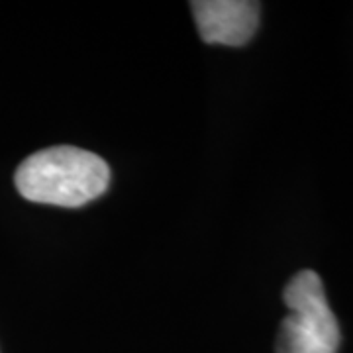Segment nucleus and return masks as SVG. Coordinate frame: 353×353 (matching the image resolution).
I'll use <instances>...</instances> for the list:
<instances>
[{
  "label": "nucleus",
  "mask_w": 353,
  "mask_h": 353,
  "mask_svg": "<svg viewBox=\"0 0 353 353\" xmlns=\"http://www.w3.org/2000/svg\"><path fill=\"white\" fill-rule=\"evenodd\" d=\"M14 183L26 201L77 208L99 199L110 185L106 161L73 145H57L24 159Z\"/></svg>",
  "instance_id": "f257e3e1"
},
{
  "label": "nucleus",
  "mask_w": 353,
  "mask_h": 353,
  "mask_svg": "<svg viewBox=\"0 0 353 353\" xmlns=\"http://www.w3.org/2000/svg\"><path fill=\"white\" fill-rule=\"evenodd\" d=\"M283 301L289 316L279 326L277 353H338L340 326L330 308L322 279L301 271L287 283Z\"/></svg>",
  "instance_id": "f03ea898"
},
{
  "label": "nucleus",
  "mask_w": 353,
  "mask_h": 353,
  "mask_svg": "<svg viewBox=\"0 0 353 353\" xmlns=\"http://www.w3.org/2000/svg\"><path fill=\"white\" fill-rule=\"evenodd\" d=\"M202 41L238 48L259 26V4L250 0H194L190 4Z\"/></svg>",
  "instance_id": "7ed1b4c3"
}]
</instances>
